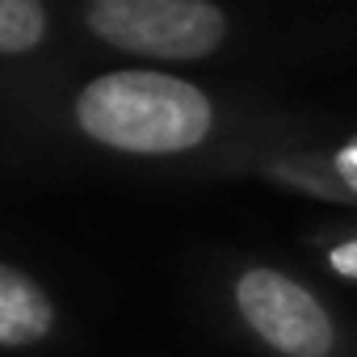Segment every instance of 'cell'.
I'll return each mask as SVG.
<instances>
[{
	"label": "cell",
	"instance_id": "6da1fadb",
	"mask_svg": "<svg viewBox=\"0 0 357 357\" xmlns=\"http://www.w3.org/2000/svg\"><path fill=\"white\" fill-rule=\"evenodd\" d=\"M72 118L97 147L122 155H181L211 139L215 101L172 72L118 68L80 84Z\"/></svg>",
	"mask_w": 357,
	"mask_h": 357
},
{
	"label": "cell",
	"instance_id": "7a4b0ae2",
	"mask_svg": "<svg viewBox=\"0 0 357 357\" xmlns=\"http://www.w3.org/2000/svg\"><path fill=\"white\" fill-rule=\"evenodd\" d=\"M84 26L114 51L194 63L223 47L227 13L215 0H89Z\"/></svg>",
	"mask_w": 357,
	"mask_h": 357
},
{
	"label": "cell",
	"instance_id": "3957f363",
	"mask_svg": "<svg viewBox=\"0 0 357 357\" xmlns=\"http://www.w3.org/2000/svg\"><path fill=\"white\" fill-rule=\"evenodd\" d=\"M236 307L244 324L286 357H328L332 353V319L324 303L278 269H248L236 282Z\"/></svg>",
	"mask_w": 357,
	"mask_h": 357
},
{
	"label": "cell",
	"instance_id": "277c9868",
	"mask_svg": "<svg viewBox=\"0 0 357 357\" xmlns=\"http://www.w3.org/2000/svg\"><path fill=\"white\" fill-rule=\"evenodd\" d=\"M55 324H59V311L47 286L22 265L0 261V349L5 353L38 349L43 340H51Z\"/></svg>",
	"mask_w": 357,
	"mask_h": 357
},
{
	"label": "cell",
	"instance_id": "5b68a950",
	"mask_svg": "<svg viewBox=\"0 0 357 357\" xmlns=\"http://www.w3.org/2000/svg\"><path fill=\"white\" fill-rule=\"evenodd\" d=\"M47 5L43 0H0V55H26L47 38Z\"/></svg>",
	"mask_w": 357,
	"mask_h": 357
},
{
	"label": "cell",
	"instance_id": "8992f818",
	"mask_svg": "<svg viewBox=\"0 0 357 357\" xmlns=\"http://www.w3.org/2000/svg\"><path fill=\"white\" fill-rule=\"evenodd\" d=\"M328 168H332V176H336V185H340L349 198H357V139L340 143V147L332 151Z\"/></svg>",
	"mask_w": 357,
	"mask_h": 357
},
{
	"label": "cell",
	"instance_id": "52a82bcc",
	"mask_svg": "<svg viewBox=\"0 0 357 357\" xmlns=\"http://www.w3.org/2000/svg\"><path fill=\"white\" fill-rule=\"evenodd\" d=\"M328 265H332L340 278H353V282H357V240L336 244V248L328 252Z\"/></svg>",
	"mask_w": 357,
	"mask_h": 357
}]
</instances>
